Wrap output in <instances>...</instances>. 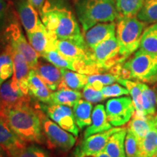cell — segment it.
Instances as JSON below:
<instances>
[{"instance_id":"cell-9","label":"cell","mask_w":157,"mask_h":157,"mask_svg":"<svg viewBox=\"0 0 157 157\" xmlns=\"http://www.w3.org/2000/svg\"><path fill=\"white\" fill-rule=\"evenodd\" d=\"M6 38L10 44L24 57L30 69H34L39 63V54L27 41L19 23L12 22L6 29Z\"/></svg>"},{"instance_id":"cell-36","label":"cell","mask_w":157,"mask_h":157,"mask_svg":"<svg viewBox=\"0 0 157 157\" xmlns=\"http://www.w3.org/2000/svg\"><path fill=\"white\" fill-rule=\"evenodd\" d=\"M13 157H51L50 153L44 148L32 144L25 147Z\"/></svg>"},{"instance_id":"cell-14","label":"cell","mask_w":157,"mask_h":157,"mask_svg":"<svg viewBox=\"0 0 157 157\" xmlns=\"http://www.w3.org/2000/svg\"><path fill=\"white\" fill-rule=\"evenodd\" d=\"M116 27L117 24L114 22L100 23L84 32L87 48L92 50L100 43L115 36Z\"/></svg>"},{"instance_id":"cell-45","label":"cell","mask_w":157,"mask_h":157,"mask_svg":"<svg viewBox=\"0 0 157 157\" xmlns=\"http://www.w3.org/2000/svg\"><path fill=\"white\" fill-rule=\"evenodd\" d=\"M76 1H77V0H76Z\"/></svg>"},{"instance_id":"cell-23","label":"cell","mask_w":157,"mask_h":157,"mask_svg":"<svg viewBox=\"0 0 157 157\" xmlns=\"http://www.w3.org/2000/svg\"><path fill=\"white\" fill-rule=\"evenodd\" d=\"M92 109L93 104L87 101L80 99L74 105V115L76 124L79 129L88 127L92 123Z\"/></svg>"},{"instance_id":"cell-34","label":"cell","mask_w":157,"mask_h":157,"mask_svg":"<svg viewBox=\"0 0 157 157\" xmlns=\"http://www.w3.org/2000/svg\"><path fill=\"white\" fill-rule=\"evenodd\" d=\"M136 17L146 24L157 23V0H146Z\"/></svg>"},{"instance_id":"cell-29","label":"cell","mask_w":157,"mask_h":157,"mask_svg":"<svg viewBox=\"0 0 157 157\" xmlns=\"http://www.w3.org/2000/svg\"><path fill=\"white\" fill-rule=\"evenodd\" d=\"M119 17H135L146 0H114Z\"/></svg>"},{"instance_id":"cell-12","label":"cell","mask_w":157,"mask_h":157,"mask_svg":"<svg viewBox=\"0 0 157 157\" xmlns=\"http://www.w3.org/2000/svg\"><path fill=\"white\" fill-rule=\"evenodd\" d=\"M123 127H114L104 132L96 133L84 138V140L75 149L74 154L95 155L102 153L105 149L110 137Z\"/></svg>"},{"instance_id":"cell-40","label":"cell","mask_w":157,"mask_h":157,"mask_svg":"<svg viewBox=\"0 0 157 157\" xmlns=\"http://www.w3.org/2000/svg\"><path fill=\"white\" fill-rule=\"evenodd\" d=\"M28 1L34 6L35 8L36 9V10L39 11L42 8L46 0H28Z\"/></svg>"},{"instance_id":"cell-19","label":"cell","mask_w":157,"mask_h":157,"mask_svg":"<svg viewBox=\"0 0 157 157\" xmlns=\"http://www.w3.org/2000/svg\"><path fill=\"white\" fill-rule=\"evenodd\" d=\"M29 93L31 98L36 101L50 104L51 93L46 84L37 76L34 69H30L29 74Z\"/></svg>"},{"instance_id":"cell-27","label":"cell","mask_w":157,"mask_h":157,"mask_svg":"<svg viewBox=\"0 0 157 157\" xmlns=\"http://www.w3.org/2000/svg\"><path fill=\"white\" fill-rule=\"evenodd\" d=\"M142 90V102L143 116L153 119L156 115V105L157 104V95L154 89L149 87L146 84L140 82Z\"/></svg>"},{"instance_id":"cell-25","label":"cell","mask_w":157,"mask_h":157,"mask_svg":"<svg viewBox=\"0 0 157 157\" xmlns=\"http://www.w3.org/2000/svg\"><path fill=\"white\" fill-rule=\"evenodd\" d=\"M82 97V94L78 90L69 89L58 90L53 93H51L50 103L74 107V105L81 99Z\"/></svg>"},{"instance_id":"cell-26","label":"cell","mask_w":157,"mask_h":157,"mask_svg":"<svg viewBox=\"0 0 157 157\" xmlns=\"http://www.w3.org/2000/svg\"><path fill=\"white\" fill-rule=\"evenodd\" d=\"M152 119L147 117L133 115L128 124L127 130L132 132L138 140H140L146 136L149 131L154 127Z\"/></svg>"},{"instance_id":"cell-4","label":"cell","mask_w":157,"mask_h":157,"mask_svg":"<svg viewBox=\"0 0 157 157\" xmlns=\"http://www.w3.org/2000/svg\"><path fill=\"white\" fill-rule=\"evenodd\" d=\"M119 78L132 79L141 83L157 82V55L141 49L137 50L132 57L121 64Z\"/></svg>"},{"instance_id":"cell-39","label":"cell","mask_w":157,"mask_h":157,"mask_svg":"<svg viewBox=\"0 0 157 157\" xmlns=\"http://www.w3.org/2000/svg\"><path fill=\"white\" fill-rule=\"evenodd\" d=\"M7 4L6 0H0V33L3 30L6 24L7 19Z\"/></svg>"},{"instance_id":"cell-5","label":"cell","mask_w":157,"mask_h":157,"mask_svg":"<svg viewBox=\"0 0 157 157\" xmlns=\"http://www.w3.org/2000/svg\"><path fill=\"white\" fill-rule=\"evenodd\" d=\"M146 23L137 17H119L116 35L121 56L126 60L140 48L142 34Z\"/></svg>"},{"instance_id":"cell-42","label":"cell","mask_w":157,"mask_h":157,"mask_svg":"<svg viewBox=\"0 0 157 157\" xmlns=\"http://www.w3.org/2000/svg\"><path fill=\"white\" fill-rule=\"evenodd\" d=\"M0 157H11L5 148L0 146Z\"/></svg>"},{"instance_id":"cell-38","label":"cell","mask_w":157,"mask_h":157,"mask_svg":"<svg viewBox=\"0 0 157 157\" xmlns=\"http://www.w3.org/2000/svg\"><path fill=\"white\" fill-rule=\"evenodd\" d=\"M82 96L86 101L90 102L91 103H98L105 100L101 91L95 90L92 87H87V86H85L83 88Z\"/></svg>"},{"instance_id":"cell-10","label":"cell","mask_w":157,"mask_h":157,"mask_svg":"<svg viewBox=\"0 0 157 157\" xmlns=\"http://www.w3.org/2000/svg\"><path fill=\"white\" fill-rule=\"evenodd\" d=\"M135 111L132 99L129 96L110 99L105 105L108 121L113 127H121L129 122Z\"/></svg>"},{"instance_id":"cell-20","label":"cell","mask_w":157,"mask_h":157,"mask_svg":"<svg viewBox=\"0 0 157 157\" xmlns=\"http://www.w3.org/2000/svg\"><path fill=\"white\" fill-rule=\"evenodd\" d=\"M112 128V125L108 121L106 112L102 104L95 105L92 113V123L86 129L84 133V137L90 136V135L104 132Z\"/></svg>"},{"instance_id":"cell-28","label":"cell","mask_w":157,"mask_h":157,"mask_svg":"<svg viewBox=\"0 0 157 157\" xmlns=\"http://www.w3.org/2000/svg\"><path fill=\"white\" fill-rule=\"evenodd\" d=\"M157 129L154 127L143 138L139 140L138 157H155Z\"/></svg>"},{"instance_id":"cell-35","label":"cell","mask_w":157,"mask_h":157,"mask_svg":"<svg viewBox=\"0 0 157 157\" xmlns=\"http://www.w3.org/2000/svg\"><path fill=\"white\" fill-rule=\"evenodd\" d=\"M124 150L126 157H138L139 140L135 135L127 130L124 141Z\"/></svg>"},{"instance_id":"cell-41","label":"cell","mask_w":157,"mask_h":157,"mask_svg":"<svg viewBox=\"0 0 157 157\" xmlns=\"http://www.w3.org/2000/svg\"><path fill=\"white\" fill-rule=\"evenodd\" d=\"M73 157H109L105 152L103 151L99 154L87 155V154H73Z\"/></svg>"},{"instance_id":"cell-31","label":"cell","mask_w":157,"mask_h":157,"mask_svg":"<svg viewBox=\"0 0 157 157\" xmlns=\"http://www.w3.org/2000/svg\"><path fill=\"white\" fill-rule=\"evenodd\" d=\"M140 49L157 55V23H153L143 31Z\"/></svg>"},{"instance_id":"cell-44","label":"cell","mask_w":157,"mask_h":157,"mask_svg":"<svg viewBox=\"0 0 157 157\" xmlns=\"http://www.w3.org/2000/svg\"><path fill=\"white\" fill-rule=\"evenodd\" d=\"M155 157H157V140H156V154H155Z\"/></svg>"},{"instance_id":"cell-2","label":"cell","mask_w":157,"mask_h":157,"mask_svg":"<svg viewBox=\"0 0 157 157\" xmlns=\"http://www.w3.org/2000/svg\"><path fill=\"white\" fill-rule=\"evenodd\" d=\"M0 117L24 142L38 144H44L46 142L38 111L31 105L1 109Z\"/></svg>"},{"instance_id":"cell-11","label":"cell","mask_w":157,"mask_h":157,"mask_svg":"<svg viewBox=\"0 0 157 157\" xmlns=\"http://www.w3.org/2000/svg\"><path fill=\"white\" fill-rule=\"evenodd\" d=\"M28 105H31V96L21 91L14 76L0 86V110Z\"/></svg>"},{"instance_id":"cell-33","label":"cell","mask_w":157,"mask_h":157,"mask_svg":"<svg viewBox=\"0 0 157 157\" xmlns=\"http://www.w3.org/2000/svg\"><path fill=\"white\" fill-rule=\"evenodd\" d=\"M41 57H42L47 61L57 67L60 68H66V69L76 71L75 63L65 58L56 50L48 51V52L43 53Z\"/></svg>"},{"instance_id":"cell-8","label":"cell","mask_w":157,"mask_h":157,"mask_svg":"<svg viewBox=\"0 0 157 157\" xmlns=\"http://www.w3.org/2000/svg\"><path fill=\"white\" fill-rule=\"evenodd\" d=\"M36 109L44 112L50 119L58 124L61 128L77 137L79 132L76 124L74 111L69 106L58 104H47L38 102L36 104Z\"/></svg>"},{"instance_id":"cell-7","label":"cell","mask_w":157,"mask_h":157,"mask_svg":"<svg viewBox=\"0 0 157 157\" xmlns=\"http://www.w3.org/2000/svg\"><path fill=\"white\" fill-rule=\"evenodd\" d=\"M40 117L47 142L52 148H58L63 151H68L76 143V137L68 131L61 128L58 124L52 121L44 112L36 109Z\"/></svg>"},{"instance_id":"cell-43","label":"cell","mask_w":157,"mask_h":157,"mask_svg":"<svg viewBox=\"0 0 157 157\" xmlns=\"http://www.w3.org/2000/svg\"><path fill=\"white\" fill-rule=\"evenodd\" d=\"M152 121H153V123H154V127L157 129V113L156 115H155V117L153 118Z\"/></svg>"},{"instance_id":"cell-17","label":"cell","mask_w":157,"mask_h":157,"mask_svg":"<svg viewBox=\"0 0 157 157\" xmlns=\"http://www.w3.org/2000/svg\"><path fill=\"white\" fill-rule=\"evenodd\" d=\"M34 70L49 90L52 91L58 90L62 81V68L51 63L39 62Z\"/></svg>"},{"instance_id":"cell-30","label":"cell","mask_w":157,"mask_h":157,"mask_svg":"<svg viewBox=\"0 0 157 157\" xmlns=\"http://www.w3.org/2000/svg\"><path fill=\"white\" fill-rule=\"evenodd\" d=\"M14 73L13 61L10 52V46L7 44L0 53V86L11 77Z\"/></svg>"},{"instance_id":"cell-24","label":"cell","mask_w":157,"mask_h":157,"mask_svg":"<svg viewBox=\"0 0 157 157\" xmlns=\"http://www.w3.org/2000/svg\"><path fill=\"white\" fill-rule=\"evenodd\" d=\"M117 82L128 90L135 109V111L133 115L145 117L143 116V111L142 90H141L140 82H133L129 79H124V78H119Z\"/></svg>"},{"instance_id":"cell-37","label":"cell","mask_w":157,"mask_h":157,"mask_svg":"<svg viewBox=\"0 0 157 157\" xmlns=\"http://www.w3.org/2000/svg\"><path fill=\"white\" fill-rule=\"evenodd\" d=\"M105 99L109 98L120 97L124 95H129V93L126 87L119 85V84H112L103 87L101 90Z\"/></svg>"},{"instance_id":"cell-21","label":"cell","mask_w":157,"mask_h":157,"mask_svg":"<svg viewBox=\"0 0 157 157\" xmlns=\"http://www.w3.org/2000/svg\"><path fill=\"white\" fill-rule=\"evenodd\" d=\"M127 128L123 127L110 137L103 151L109 157H126L124 150V141Z\"/></svg>"},{"instance_id":"cell-3","label":"cell","mask_w":157,"mask_h":157,"mask_svg":"<svg viewBox=\"0 0 157 157\" xmlns=\"http://www.w3.org/2000/svg\"><path fill=\"white\" fill-rule=\"evenodd\" d=\"M75 8L84 32L98 23L113 22L119 17L114 0H77Z\"/></svg>"},{"instance_id":"cell-6","label":"cell","mask_w":157,"mask_h":157,"mask_svg":"<svg viewBox=\"0 0 157 157\" xmlns=\"http://www.w3.org/2000/svg\"><path fill=\"white\" fill-rule=\"evenodd\" d=\"M90 59L98 74L108 72L113 66L125 61L120 53L116 36L100 43L90 50Z\"/></svg>"},{"instance_id":"cell-15","label":"cell","mask_w":157,"mask_h":157,"mask_svg":"<svg viewBox=\"0 0 157 157\" xmlns=\"http://www.w3.org/2000/svg\"><path fill=\"white\" fill-rule=\"evenodd\" d=\"M0 146L5 148L11 157L26 147V143L21 139L0 117Z\"/></svg>"},{"instance_id":"cell-1","label":"cell","mask_w":157,"mask_h":157,"mask_svg":"<svg viewBox=\"0 0 157 157\" xmlns=\"http://www.w3.org/2000/svg\"><path fill=\"white\" fill-rule=\"evenodd\" d=\"M39 12L42 23L55 38L85 43L77 20L66 1L46 0Z\"/></svg>"},{"instance_id":"cell-16","label":"cell","mask_w":157,"mask_h":157,"mask_svg":"<svg viewBox=\"0 0 157 157\" xmlns=\"http://www.w3.org/2000/svg\"><path fill=\"white\" fill-rule=\"evenodd\" d=\"M10 46V52L13 61L14 73L13 76L16 78L21 91L25 95H29V74L30 68L24 57L18 51Z\"/></svg>"},{"instance_id":"cell-22","label":"cell","mask_w":157,"mask_h":157,"mask_svg":"<svg viewBox=\"0 0 157 157\" xmlns=\"http://www.w3.org/2000/svg\"><path fill=\"white\" fill-rule=\"evenodd\" d=\"M62 81L58 90L63 89L80 90L87 85L88 76L86 74L71 71L66 68H62Z\"/></svg>"},{"instance_id":"cell-18","label":"cell","mask_w":157,"mask_h":157,"mask_svg":"<svg viewBox=\"0 0 157 157\" xmlns=\"http://www.w3.org/2000/svg\"><path fill=\"white\" fill-rule=\"evenodd\" d=\"M16 7L21 23L26 33L34 31L42 22L36 9L28 0H18Z\"/></svg>"},{"instance_id":"cell-13","label":"cell","mask_w":157,"mask_h":157,"mask_svg":"<svg viewBox=\"0 0 157 157\" xmlns=\"http://www.w3.org/2000/svg\"><path fill=\"white\" fill-rule=\"evenodd\" d=\"M26 34L29 43L39 56L48 51L55 50L57 39L49 32L42 22L39 23L34 31Z\"/></svg>"},{"instance_id":"cell-32","label":"cell","mask_w":157,"mask_h":157,"mask_svg":"<svg viewBox=\"0 0 157 157\" xmlns=\"http://www.w3.org/2000/svg\"><path fill=\"white\" fill-rule=\"evenodd\" d=\"M119 77L111 72L108 71L103 74H96L88 75L87 77V87H92L95 90L101 91L103 87L110 85L117 82Z\"/></svg>"}]
</instances>
